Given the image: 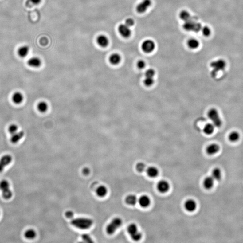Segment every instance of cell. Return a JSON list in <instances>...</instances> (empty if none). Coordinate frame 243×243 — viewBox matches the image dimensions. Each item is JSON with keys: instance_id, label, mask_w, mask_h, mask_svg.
Listing matches in <instances>:
<instances>
[{"instance_id": "cell-1", "label": "cell", "mask_w": 243, "mask_h": 243, "mask_svg": "<svg viewBox=\"0 0 243 243\" xmlns=\"http://www.w3.org/2000/svg\"><path fill=\"white\" fill-rule=\"evenodd\" d=\"M93 221L87 218H77L73 219L71 223L73 226L81 230L89 229L92 225Z\"/></svg>"}, {"instance_id": "cell-2", "label": "cell", "mask_w": 243, "mask_h": 243, "mask_svg": "<svg viewBox=\"0 0 243 243\" xmlns=\"http://www.w3.org/2000/svg\"><path fill=\"white\" fill-rule=\"evenodd\" d=\"M184 29L187 31H193L198 32L201 30L202 26L200 23L197 22L195 18H191L185 22L183 26Z\"/></svg>"}, {"instance_id": "cell-3", "label": "cell", "mask_w": 243, "mask_h": 243, "mask_svg": "<svg viewBox=\"0 0 243 243\" xmlns=\"http://www.w3.org/2000/svg\"><path fill=\"white\" fill-rule=\"evenodd\" d=\"M123 221L120 218H115L106 226V231L109 235H113L121 226Z\"/></svg>"}, {"instance_id": "cell-4", "label": "cell", "mask_w": 243, "mask_h": 243, "mask_svg": "<svg viewBox=\"0 0 243 243\" xmlns=\"http://www.w3.org/2000/svg\"><path fill=\"white\" fill-rule=\"evenodd\" d=\"M208 118L213 122L215 127H219L222 125V121L216 109H211L208 112Z\"/></svg>"}, {"instance_id": "cell-5", "label": "cell", "mask_w": 243, "mask_h": 243, "mask_svg": "<svg viewBox=\"0 0 243 243\" xmlns=\"http://www.w3.org/2000/svg\"><path fill=\"white\" fill-rule=\"evenodd\" d=\"M211 67L213 69L212 74L215 76L216 74L220 71L224 70L226 66L225 61L222 59H219L217 61L212 62L210 64Z\"/></svg>"}, {"instance_id": "cell-6", "label": "cell", "mask_w": 243, "mask_h": 243, "mask_svg": "<svg viewBox=\"0 0 243 243\" xmlns=\"http://www.w3.org/2000/svg\"><path fill=\"white\" fill-rule=\"evenodd\" d=\"M155 47V44L153 41L147 39L144 41L141 45L142 51L145 53H150L154 51Z\"/></svg>"}, {"instance_id": "cell-7", "label": "cell", "mask_w": 243, "mask_h": 243, "mask_svg": "<svg viewBox=\"0 0 243 243\" xmlns=\"http://www.w3.org/2000/svg\"><path fill=\"white\" fill-rule=\"evenodd\" d=\"M151 4V0H143L136 6V11L139 13H144Z\"/></svg>"}, {"instance_id": "cell-8", "label": "cell", "mask_w": 243, "mask_h": 243, "mask_svg": "<svg viewBox=\"0 0 243 243\" xmlns=\"http://www.w3.org/2000/svg\"><path fill=\"white\" fill-rule=\"evenodd\" d=\"M118 31L121 35L125 38H128L131 35V31L130 28L126 24H121L118 27Z\"/></svg>"}, {"instance_id": "cell-9", "label": "cell", "mask_w": 243, "mask_h": 243, "mask_svg": "<svg viewBox=\"0 0 243 243\" xmlns=\"http://www.w3.org/2000/svg\"><path fill=\"white\" fill-rule=\"evenodd\" d=\"M41 64L42 62L41 60L37 57H33L30 58L27 61L28 65L34 68L40 67L41 66Z\"/></svg>"}, {"instance_id": "cell-10", "label": "cell", "mask_w": 243, "mask_h": 243, "mask_svg": "<svg viewBox=\"0 0 243 243\" xmlns=\"http://www.w3.org/2000/svg\"><path fill=\"white\" fill-rule=\"evenodd\" d=\"M157 189L162 193H165L168 191L170 188V185L168 182L165 180H161L157 184Z\"/></svg>"}, {"instance_id": "cell-11", "label": "cell", "mask_w": 243, "mask_h": 243, "mask_svg": "<svg viewBox=\"0 0 243 243\" xmlns=\"http://www.w3.org/2000/svg\"><path fill=\"white\" fill-rule=\"evenodd\" d=\"M24 135H25V133L23 131H18L16 133L11 135V137L10 139V142L13 144H16L24 137Z\"/></svg>"}, {"instance_id": "cell-12", "label": "cell", "mask_w": 243, "mask_h": 243, "mask_svg": "<svg viewBox=\"0 0 243 243\" xmlns=\"http://www.w3.org/2000/svg\"><path fill=\"white\" fill-rule=\"evenodd\" d=\"M96 41L98 44L102 47H106L109 43V39L104 35L99 36L97 38Z\"/></svg>"}, {"instance_id": "cell-13", "label": "cell", "mask_w": 243, "mask_h": 243, "mask_svg": "<svg viewBox=\"0 0 243 243\" xmlns=\"http://www.w3.org/2000/svg\"><path fill=\"white\" fill-rule=\"evenodd\" d=\"M24 97L23 94L19 92H16L13 94L12 96V100L14 103L19 104L22 103L24 100Z\"/></svg>"}, {"instance_id": "cell-14", "label": "cell", "mask_w": 243, "mask_h": 243, "mask_svg": "<svg viewBox=\"0 0 243 243\" xmlns=\"http://www.w3.org/2000/svg\"><path fill=\"white\" fill-rule=\"evenodd\" d=\"M197 207L196 202L193 199H188L185 203V208L189 212H193L195 210Z\"/></svg>"}, {"instance_id": "cell-15", "label": "cell", "mask_w": 243, "mask_h": 243, "mask_svg": "<svg viewBox=\"0 0 243 243\" xmlns=\"http://www.w3.org/2000/svg\"><path fill=\"white\" fill-rule=\"evenodd\" d=\"M29 52V47L28 45H24L20 46L17 51L18 55L20 57H26Z\"/></svg>"}, {"instance_id": "cell-16", "label": "cell", "mask_w": 243, "mask_h": 243, "mask_svg": "<svg viewBox=\"0 0 243 243\" xmlns=\"http://www.w3.org/2000/svg\"><path fill=\"white\" fill-rule=\"evenodd\" d=\"M138 203L141 207L147 208L151 204V199L147 195H142L138 200Z\"/></svg>"}, {"instance_id": "cell-17", "label": "cell", "mask_w": 243, "mask_h": 243, "mask_svg": "<svg viewBox=\"0 0 243 243\" xmlns=\"http://www.w3.org/2000/svg\"><path fill=\"white\" fill-rule=\"evenodd\" d=\"M220 147L216 144H212L206 148V152L209 155H213L217 153L219 151Z\"/></svg>"}, {"instance_id": "cell-18", "label": "cell", "mask_w": 243, "mask_h": 243, "mask_svg": "<svg viewBox=\"0 0 243 243\" xmlns=\"http://www.w3.org/2000/svg\"><path fill=\"white\" fill-rule=\"evenodd\" d=\"M109 61L111 64L117 65L120 62L121 57L118 53H114L109 57Z\"/></svg>"}, {"instance_id": "cell-19", "label": "cell", "mask_w": 243, "mask_h": 243, "mask_svg": "<svg viewBox=\"0 0 243 243\" xmlns=\"http://www.w3.org/2000/svg\"><path fill=\"white\" fill-rule=\"evenodd\" d=\"M214 180L212 177L205 178L203 182V185L206 189L210 190L214 186Z\"/></svg>"}, {"instance_id": "cell-20", "label": "cell", "mask_w": 243, "mask_h": 243, "mask_svg": "<svg viewBox=\"0 0 243 243\" xmlns=\"http://www.w3.org/2000/svg\"><path fill=\"white\" fill-rule=\"evenodd\" d=\"M147 175L150 178H156L158 175L159 171L155 167H150L146 169Z\"/></svg>"}, {"instance_id": "cell-21", "label": "cell", "mask_w": 243, "mask_h": 243, "mask_svg": "<svg viewBox=\"0 0 243 243\" xmlns=\"http://www.w3.org/2000/svg\"><path fill=\"white\" fill-rule=\"evenodd\" d=\"M108 190L106 186H100L97 188L96 193L97 195L100 197H104L107 194Z\"/></svg>"}, {"instance_id": "cell-22", "label": "cell", "mask_w": 243, "mask_h": 243, "mask_svg": "<svg viewBox=\"0 0 243 243\" xmlns=\"http://www.w3.org/2000/svg\"><path fill=\"white\" fill-rule=\"evenodd\" d=\"M127 231L131 237H134L135 235H136L139 232L137 225L134 223H132L128 225L127 227Z\"/></svg>"}, {"instance_id": "cell-23", "label": "cell", "mask_w": 243, "mask_h": 243, "mask_svg": "<svg viewBox=\"0 0 243 243\" xmlns=\"http://www.w3.org/2000/svg\"><path fill=\"white\" fill-rule=\"evenodd\" d=\"M138 201L137 197L134 194H130L127 196L125 198V202L127 205H135Z\"/></svg>"}, {"instance_id": "cell-24", "label": "cell", "mask_w": 243, "mask_h": 243, "mask_svg": "<svg viewBox=\"0 0 243 243\" xmlns=\"http://www.w3.org/2000/svg\"><path fill=\"white\" fill-rule=\"evenodd\" d=\"M12 157L10 155H6L1 158L0 159V162L5 167L7 165H9L12 162Z\"/></svg>"}, {"instance_id": "cell-25", "label": "cell", "mask_w": 243, "mask_h": 243, "mask_svg": "<svg viewBox=\"0 0 243 243\" xmlns=\"http://www.w3.org/2000/svg\"><path fill=\"white\" fill-rule=\"evenodd\" d=\"M187 45L190 49H196L199 46V42L196 39L191 38L188 41Z\"/></svg>"}, {"instance_id": "cell-26", "label": "cell", "mask_w": 243, "mask_h": 243, "mask_svg": "<svg viewBox=\"0 0 243 243\" xmlns=\"http://www.w3.org/2000/svg\"><path fill=\"white\" fill-rule=\"evenodd\" d=\"M37 108L39 112L45 113L48 110V105L45 101H41L37 104Z\"/></svg>"}, {"instance_id": "cell-27", "label": "cell", "mask_w": 243, "mask_h": 243, "mask_svg": "<svg viewBox=\"0 0 243 243\" xmlns=\"http://www.w3.org/2000/svg\"><path fill=\"white\" fill-rule=\"evenodd\" d=\"M214 127L213 124H207L206 125H205L204 129H203L204 133L208 135L212 134L214 130Z\"/></svg>"}, {"instance_id": "cell-28", "label": "cell", "mask_w": 243, "mask_h": 243, "mask_svg": "<svg viewBox=\"0 0 243 243\" xmlns=\"http://www.w3.org/2000/svg\"><path fill=\"white\" fill-rule=\"evenodd\" d=\"M211 177L214 180L219 181L221 178V172L219 168H216L212 171Z\"/></svg>"}, {"instance_id": "cell-29", "label": "cell", "mask_w": 243, "mask_h": 243, "mask_svg": "<svg viewBox=\"0 0 243 243\" xmlns=\"http://www.w3.org/2000/svg\"><path fill=\"white\" fill-rule=\"evenodd\" d=\"M179 17L182 20L185 22L190 19L191 18V16L188 11L186 10H183L179 14Z\"/></svg>"}, {"instance_id": "cell-30", "label": "cell", "mask_w": 243, "mask_h": 243, "mask_svg": "<svg viewBox=\"0 0 243 243\" xmlns=\"http://www.w3.org/2000/svg\"><path fill=\"white\" fill-rule=\"evenodd\" d=\"M24 236L26 239L32 240L35 238L36 236V232L33 229H29L25 232Z\"/></svg>"}, {"instance_id": "cell-31", "label": "cell", "mask_w": 243, "mask_h": 243, "mask_svg": "<svg viewBox=\"0 0 243 243\" xmlns=\"http://www.w3.org/2000/svg\"><path fill=\"white\" fill-rule=\"evenodd\" d=\"M240 138V134L236 131L231 132L229 135V140L231 142H236L239 140Z\"/></svg>"}, {"instance_id": "cell-32", "label": "cell", "mask_w": 243, "mask_h": 243, "mask_svg": "<svg viewBox=\"0 0 243 243\" xmlns=\"http://www.w3.org/2000/svg\"><path fill=\"white\" fill-rule=\"evenodd\" d=\"M2 196L5 199H9L12 197V192L10 188L5 190L2 191Z\"/></svg>"}, {"instance_id": "cell-33", "label": "cell", "mask_w": 243, "mask_h": 243, "mask_svg": "<svg viewBox=\"0 0 243 243\" xmlns=\"http://www.w3.org/2000/svg\"><path fill=\"white\" fill-rule=\"evenodd\" d=\"M10 184L7 181L5 180H2L0 182V190L2 191L9 188Z\"/></svg>"}, {"instance_id": "cell-34", "label": "cell", "mask_w": 243, "mask_h": 243, "mask_svg": "<svg viewBox=\"0 0 243 243\" xmlns=\"http://www.w3.org/2000/svg\"><path fill=\"white\" fill-rule=\"evenodd\" d=\"M135 167H136V170L140 173H142L147 169L145 163L142 162L138 163H137Z\"/></svg>"}, {"instance_id": "cell-35", "label": "cell", "mask_w": 243, "mask_h": 243, "mask_svg": "<svg viewBox=\"0 0 243 243\" xmlns=\"http://www.w3.org/2000/svg\"><path fill=\"white\" fill-rule=\"evenodd\" d=\"M18 127L15 124L10 125L8 127V131L10 134L12 135L18 131Z\"/></svg>"}, {"instance_id": "cell-36", "label": "cell", "mask_w": 243, "mask_h": 243, "mask_svg": "<svg viewBox=\"0 0 243 243\" xmlns=\"http://www.w3.org/2000/svg\"><path fill=\"white\" fill-rule=\"evenodd\" d=\"M144 83L145 86L147 87H151L154 84V77H145V79L144 80Z\"/></svg>"}, {"instance_id": "cell-37", "label": "cell", "mask_w": 243, "mask_h": 243, "mask_svg": "<svg viewBox=\"0 0 243 243\" xmlns=\"http://www.w3.org/2000/svg\"><path fill=\"white\" fill-rule=\"evenodd\" d=\"M201 30L203 34L205 37L210 36V35L211 34L210 29L208 26H204V27H202Z\"/></svg>"}, {"instance_id": "cell-38", "label": "cell", "mask_w": 243, "mask_h": 243, "mask_svg": "<svg viewBox=\"0 0 243 243\" xmlns=\"http://www.w3.org/2000/svg\"><path fill=\"white\" fill-rule=\"evenodd\" d=\"M155 74V72L152 69H150L146 71L145 77H154Z\"/></svg>"}, {"instance_id": "cell-39", "label": "cell", "mask_w": 243, "mask_h": 243, "mask_svg": "<svg viewBox=\"0 0 243 243\" xmlns=\"http://www.w3.org/2000/svg\"><path fill=\"white\" fill-rule=\"evenodd\" d=\"M82 237L83 241L85 242L91 243L93 242L91 237L88 234H84L82 236Z\"/></svg>"}, {"instance_id": "cell-40", "label": "cell", "mask_w": 243, "mask_h": 243, "mask_svg": "<svg viewBox=\"0 0 243 243\" xmlns=\"http://www.w3.org/2000/svg\"><path fill=\"white\" fill-rule=\"evenodd\" d=\"M134 24L135 21L134 19H131V18H128V19H126L125 24H126L128 27H131L134 25Z\"/></svg>"}, {"instance_id": "cell-41", "label": "cell", "mask_w": 243, "mask_h": 243, "mask_svg": "<svg viewBox=\"0 0 243 243\" xmlns=\"http://www.w3.org/2000/svg\"><path fill=\"white\" fill-rule=\"evenodd\" d=\"M146 62L143 60H140L138 61L137 63V66L138 68L140 69H143L146 67Z\"/></svg>"}, {"instance_id": "cell-42", "label": "cell", "mask_w": 243, "mask_h": 243, "mask_svg": "<svg viewBox=\"0 0 243 243\" xmlns=\"http://www.w3.org/2000/svg\"><path fill=\"white\" fill-rule=\"evenodd\" d=\"M29 2L31 3L33 5H38L40 3L41 0H29Z\"/></svg>"}, {"instance_id": "cell-43", "label": "cell", "mask_w": 243, "mask_h": 243, "mask_svg": "<svg viewBox=\"0 0 243 243\" xmlns=\"http://www.w3.org/2000/svg\"><path fill=\"white\" fill-rule=\"evenodd\" d=\"M65 215L67 217L69 218H70L73 217V212H72V211H67V212L65 213Z\"/></svg>"}, {"instance_id": "cell-44", "label": "cell", "mask_w": 243, "mask_h": 243, "mask_svg": "<svg viewBox=\"0 0 243 243\" xmlns=\"http://www.w3.org/2000/svg\"><path fill=\"white\" fill-rule=\"evenodd\" d=\"M5 166L0 162V173L2 172L4 169Z\"/></svg>"}, {"instance_id": "cell-45", "label": "cell", "mask_w": 243, "mask_h": 243, "mask_svg": "<svg viewBox=\"0 0 243 243\" xmlns=\"http://www.w3.org/2000/svg\"><path fill=\"white\" fill-rule=\"evenodd\" d=\"M83 173H84V174H88L89 173V171L88 168H85L83 170Z\"/></svg>"}]
</instances>
